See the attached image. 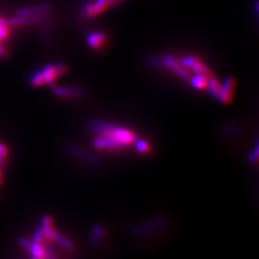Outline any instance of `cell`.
Returning a JSON list of instances; mask_svg holds the SVG:
<instances>
[{
    "label": "cell",
    "instance_id": "cell-12",
    "mask_svg": "<svg viewBox=\"0 0 259 259\" xmlns=\"http://www.w3.org/2000/svg\"><path fill=\"white\" fill-rule=\"evenodd\" d=\"M190 84L191 86H193L196 89H206L207 85H208V77L202 76V75H197L190 78Z\"/></svg>",
    "mask_w": 259,
    "mask_h": 259
},
{
    "label": "cell",
    "instance_id": "cell-8",
    "mask_svg": "<svg viewBox=\"0 0 259 259\" xmlns=\"http://www.w3.org/2000/svg\"><path fill=\"white\" fill-rule=\"evenodd\" d=\"M52 5L50 4H37L34 6L21 7L14 12V15H40L51 13Z\"/></svg>",
    "mask_w": 259,
    "mask_h": 259
},
{
    "label": "cell",
    "instance_id": "cell-6",
    "mask_svg": "<svg viewBox=\"0 0 259 259\" xmlns=\"http://www.w3.org/2000/svg\"><path fill=\"white\" fill-rule=\"evenodd\" d=\"M236 82L234 78H227L221 84V91L218 101L224 105H228L234 98Z\"/></svg>",
    "mask_w": 259,
    "mask_h": 259
},
{
    "label": "cell",
    "instance_id": "cell-14",
    "mask_svg": "<svg viewBox=\"0 0 259 259\" xmlns=\"http://www.w3.org/2000/svg\"><path fill=\"white\" fill-rule=\"evenodd\" d=\"M3 164H1L0 163V185L3 184V174H2V170H1V166H2Z\"/></svg>",
    "mask_w": 259,
    "mask_h": 259
},
{
    "label": "cell",
    "instance_id": "cell-7",
    "mask_svg": "<svg viewBox=\"0 0 259 259\" xmlns=\"http://www.w3.org/2000/svg\"><path fill=\"white\" fill-rule=\"evenodd\" d=\"M53 93L61 98H83L85 96L84 90L78 87L71 86H52Z\"/></svg>",
    "mask_w": 259,
    "mask_h": 259
},
{
    "label": "cell",
    "instance_id": "cell-10",
    "mask_svg": "<svg viewBox=\"0 0 259 259\" xmlns=\"http://www.w3.org/2000/svg\"><path fill=\"white\" fill-rule=\"evenodd\" d=\"M106 34L103 32H93L88 34L86 37V43L87 45L93 50H98L102 48V46L106 42Z\"/></svg>",
    "mask_w": 259,
    "mask_h": 259
},
{
    "label": "cell",
    "instance_id": "cell-13",
    "mask_svg": "<svg viewBox=\"0 0 259 259\" xmlns=\"http://www.w3.org/2000/svg\"><path fill=\"white\" fill-rule=\"evenodd\" d=\"M8 148H7V146L4 144V143H2V142H0V158H2V159H7V156H8Z\"/></svg>",
    "mask_w": 259,
    "mask_h": 259
},
{
    "label": "cell",
    "instance_id": "cell-2",
    "mask_svg": "<svg viewBox=\"0 0 259 259\" xmlns=\"http://www.w3.org/2000/svg\"><path fill=\"white\" fill-rule=\"evenodd\" d=\"M67 71V64L63 62L48 63L32 72L28 78V84L33 88L54 86L56 81L66 74Z\"/></svg>",
    "mask_w": 259,
    "mask_h": 259
},
{
    "label": "cell",
    "instance_id": "cell-3",
    "mask_svg": "<svg viewBox=\"0 0 259 259\" xmlns=\"http://www.w3.org/2000/svg\"><path fill=\"white\" fill-rule=\"evenodd\" d=\"M12 27L10 19L0 16V59L8 56V50L3 45L4 42L9 40L12 36Z\"/></svg>",
    "mask_w": 259,
    "mask_h": 259
},
{
    "label": "cell",
    "instance_id": "cell-1",
    "mask_svg": "<svg viewBox=\"0 0 259 259\" xmlns=\"http://www.w3.org/2000/svg\"><path fill=\"white\" fill-rule=\"evenodd\" d=\"M93 136V145L97 149L117 152L135 146L139 139L136 134L122 126L104 121H94L89 125Z\"/></svg>",
    "mask_w": 259,
    "mask_h": 259
},
{
    "label": "cell",
    "instance_id": "cell-9",
    "mask_svg": "<svg viewBox=\"0 0 259 259\" xmlns=\"http://www.w3.org/2000/svg\"><path fill=\"white\" fill-rule=\"evenodd\" d=\"M110 6V0H95L94 2L86 3L84 7V14L86 17H93L105 12Z\"/></svg>",
    "mask_w": 259,
    "mask_h": 259
},
{
    "label": "cell",
    "instance_id": "cell-4",
    "mask_svg": "<svg viewBox=\"0 0 259 259\" xmlns=\"http://www.w3.org/2000/svg\"><path fill=\"white\" fill-rule=\"evenodd\" d=\"M181 63L185 66V68L191 69L194 73H196L197 75H202V76H205L208 78L211 77L210 69L203 62L197 60L195 57H192V56L185 57L181 61Z\"/></svg>",
    "mask_w": 259,
    "mask_h": 259
},
{
    "label": "cell",
    "instance_id": "cell-5",
    "mask_svg": "<svg viewBox=\"0 0 259 259\" xmlns=\"http://www.w3.org/2000/svg\"><path fill=\"white\" fill-rule=\"evenodd\" d=\"M161 62H162V64L166 68L171 70L175 74L178 75L179 77L185 79V80H189L190 79V75L188 73V71L186 70L185 66L181 63V62L177 61L173 57L165 56V57H163L161 59Z\"/></svg>",
    "mask_w": 259,
    "mask_h": 259
},
{
    "label": "cell",
    "instance_id": "cell-11",
    "mask_svg": "<svg viewBox=\"0 0 259 259\" xmlns=\"http://www.w3.org/2000/svg\"><path fill=\"white\" fill-rule=\"evenodd\" d=\"M206 89L209 91V93L213 98L218 100L221 91V83L217 79L212 78L211 76L208 80V85Z\"/></svg>",
    "mask_w": 259,
    "mask_h": 259
}]
</instances>
